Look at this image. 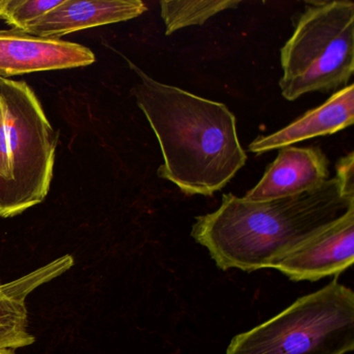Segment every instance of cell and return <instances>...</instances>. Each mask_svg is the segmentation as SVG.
Here are the masks:
<instances>
[{
	"label": "cell",
	"instance_id": "6da1fadb",
	"mask_svg": "<svg viewBox=\"0 0 354 354\" xmlns=\"http://www.w3.org/2000/svg\"><path fill=\"white\" fill-rule=\"evenodd\" d=\"M354 210V192L337 178L290 198L250 202L223 194L214 212L196 217L192 236L221 270L274 268L290 252Z\"/></svg>",
	"mask_w": 354,
	"mask_h": 354
},
{
	"label": "cell",
	"instance_id": "7a4b0ae2",
	"mask_svg": "<svg viewBox=\"0 0 354 354\" xmlns=\"http://www.w3.org/2000/svg\"><path fill=\"white\" fill-rule=\"evenodd\" d=\"M138 75L134 97L162 153L158 176L186 196H211L245 165L236 118L223 103L153 80L126 59Z\"/></svg>",
	"mask_w": 354,
	"mask_h": 354
},
{
	"label": "cell",
	"instance_id": "3957f363",
	"mask_svg": "<svg viewBox=\"0 0 354 354\" xmlns=\"http://www.w3.org/2000/svg\"><path fill=\"white\" fill-rule=\"evenodd\" d=\"M59 133L24 82L0 78V217L17 216L50 190Z\"/></svg>",
	"mask_w": 354,
	"mask_h": 354
},
{
	"label": "cell",
	"instance_id": "277c9868",
	"mask_svg": "<svg viewBox=\"0 0 354 354\" xmlns=\"http://www.w3.org/2000/svg\"><path fill=\"white\" fill-rule=\"evenodd\" d=\"M354 349V292L337 281L235 335L225 354H346Z\"/></svg>",
	"mask_w": 354,
	"mask_h": 354
},
{
	"label": "cell",
	"instance_id": "5b68a950",
	"mask_svg": "<svg viewBox=\"0 0 354 354\" xmlns=\"http://www.w3.org/2000/svg\"><path fill=\"white\" fill-rule=\"evenodd\" d=\"M281 95L297 100L308 93L347 86L354 71V3L312 1L281 50Z\"/></svg>",
	"mask_w": 354,
	"mask_h": 354
},
{
	"label": "cell",
	"instance_id": "8992f818",
	"mask_svg": "<svg viewBox=\"0 0 354 354\" xmlns=\"http://www.w3.org/2000/svg\"><path fill=\"white\" fill-rule=\"evenodd\" d=\"M88 47L61 39L40 38L24 30H0V78L74 69L95 63Z\"/></svg>",
	"mask_w": 354,
	"mask_h": 354
},
{
	"label": "cell",
	"instance_id": "52a82bcc",
	"mask_svg": "<svg viewBox=\"0 0 354 354\" xmlns=\"http://www.w3.org/2000/svg\"><path fill=\"white\" fill-rule=\"evenodd\" d=\"M354 262V210L306 240L275 265L293 281L337 277Z\"/></svg>",
	"mask_w": 354,
	"mask_h": 354
},
{
	"label": "cell",
	"instance_id": "ba28073f",
	"mask_svg": "<svg viewBox=\"0 0 354 354\" xmlns=\"http://www.w3.org/2000/svg\"><path fill=\"white\" fill-rule=\"evenodd\" d=\"M329 179L328 160L318 147L279 149L262 179L245 194L250 202L290 198L316 189Z\"/></svg>",
	"mask_w": 354,
	"mask_h": 354
},
{
	"label": "cell",
	"instance_id": "9c48e42d",
	"mask_svg": "<svg viewBox=\"0 0 354 354\" xmlns=\"http://www.w3.org/2000/svg\"><path fill=\"white\" fill-rule=\"evenodd\" d=\"M147 10L140 0H63L24 32L40 38L61 39L86 28L134 19Z\"/></svg>",
	"mask_w": 354,
	"mask_h": 354
},
{
	"label": "cell",
	"instance_id": "30bf717a",
	"mask_svg": "<svg viewBox=\"0 0 354 354\" xmlns=\"http://www.w3.org/2000/svg\"><path fill=\"white\" fill-rule=\"evenodd\" d=\"M73 265V257L65 254L15 281L6 283L0 281V350L15 351L36 342L28 330L26 298L37 288L67 272Z\"/></svg>",
	"mask_w": 354,
	"mask_h": 354
},
{
	"label": "cell",
	"instance_id": "8fae6325",
	"mask_svg": "<svg viewBox=\"0 0 354 354\" xmlns=\"http://www.w3.org/2000/svg\"><path fill=\"white\" fill-rule=\"evenodd\" d=\"M353 123L354 86L349 84L331 95L322 105L310 109L279 131L259 136L248 149L254 154H264L317 136L337 133Z\"/></svg>",
	"mask_w": 354,
	"mask_h": 354
},
{
	"label": "cell",
	"instance_id": "7c38bea8",
	"mask_svg": "<svg viewBox=\"0 0 354 354\" xmlns=\"http://www.w3.org/2000/svg\"><path fill=\"white\" fill-rule=\"evenodd\" d=\"M241 3L236 0H163L161 18L167 36L188 26H203L221 12L235 9Z\"/></svg>",
	"mask_w": 354,
	"mask_h": 354
},
{
	"label": "cell",
	"instance_id": "4fadbf2b",
	"mask_svg": "<svg viewBox=\"0 0 354 354\" xmlns=\"http://www.w3.org/2000/svg\"><path fill=\"white\" fill-rule=\"evenodd\" d=\"M62 3L63 0H8L1 18L13 30H26Z\"/></svg>",
	"mask_w": 354,
	"mask_h": 354
},
{
	"label": "cell",
	"instance_id": "5bb4252c",
	"mask_svg": "<svg viewBox=\"0 0 354 354\" xmlns=\"http://www.w3.org/2000/svg\"><path fill=\"white\" fill-rule=\"evenodd\" d=\"M335 178L350 192H354V154L348 153L335 165Z\"/></svg>",
	"mask_w": 354,
	"mask_h": 354
},
{
	"label": "cell",
	"instance_id": "9a60e30c",
	"mask_svg": "<svg viewBox=\"0 0 354 354\" xmlns=\"http://www.w3.org/2000/svg\"><path fill=\"white\" fill-rule=\"evenodd\" d=\"M8 0H0V18L3 15V10H5L6 5H7Z\"/></svg>",
	"mask_w": 354,
	"mask_h": 354
},
{
	"label": "cell",
	"instance_id": "2e32d148",
	"mask_svg": "<svg viewBox=\"0 0 354 354\" xmlns=\"http://www.w3.org/2000/svg\"><path fill=\"white\" fill-rule=\"evenodd\" d=\"M0 354H15V351H12V350H0Z\"/></svg>",
	"mask_w": 354,
	"mask_h": 354
}]
</instances>
